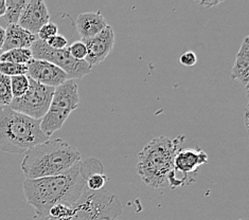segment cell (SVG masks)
Listing matches in <instances>:
<instances>
[{
  "mask_svg": "<svg viewBox=\"0 0 249 220\" xmlns=\"http://www.w3.org/2000/svg\"><path fill=\"white\" fill-rule=\"evenodd\" d=\"M198 3H199V5H201V7H205L207 9H209L211 7H214V5L218 4L219 1H199Z\"/></svg>",
  "mask_w": 249,
  "mask_h": 220,
  "instance_id": "25",
  "label": "cell"
},
{
  "mask_svg": "<svg viewBox=\"0 0 249 220\" xmlns=\"http://www.w3.org/2000/svg\"><path fill=\"white\" fill-rule=\"evenodd\" d=\"M26 3L27 0H5L7 10H5L3 17L9 25H17L18 23L19 17Z\"/></svg>",
  "mask_w": 249,
  "mask_h": 220,
  "instance_id": "17",
  "label": "cell"
},
{
  "mask_svg": "<svg viewBox=\"0 0 249 220\" xmlns=\"http://www.w3.org/2000/svg\"><path fill=\"white\" fill-rule=\"evenodd\" d=\"M47 140L49 136L41 132L40 120L0 106V151L23 153Z\"/></svg>",
  "mask_w": 249,
  "mask_h": 220,
  "instance_id": "4",
  "label": "cell"
},
{
  "mask_svg": "<svg viewBox=\"0 0 249 220\" xmlns=\"http://www.w3.org/2000/svg\"><path fill=\"white\" fill-rule=\"evenodd\" d=\"M29 89V77L27 75H18L11 77V90L13 99L22 97Z\"/></svg>",
  "mask_w": 249,
  "mask_h": 220,
  "instance_id": "18",
  "label": "cell"
},
{
  "mask_svg": "<svg viewBox=\"0 0 249 220\" xmlns=\"http://www.w3.org/2000/svg\"><path fill=\"white\" fill-rule=\"evenodd\" d=\"M208 162V154L199 147L180 148L174 159L173 170L169 176L168 184L172 188L185 186L192 181L190 175L195 174L200 165Z\"/></svg>",
  "mask_w": 249,
  "mask_h": 220,
  "instance_id": "9",
  "label": "cell"
},
{
  "mask_svg": "<svg viewBox=\"0 0 249 220\" xmlns=\"http://www.w3.org/2000/svg\"><path fill=\"white\" fill-rule=\"evenodd\" d=\"M36 35L27 31L18 25H8L5 29V38L2 47V51L12 49H30L35 40Z\"/></svg>",
  "mask_w": 249,
  "mask_h": 220,
  "instance_id": "14",
  "label": "cell"
},
{
  "mask_svg": "<svg viewBox=\"0 0 249 220\" xmlns=\"http://www.w3.org/2000/svg\"><path fill=\"white\" fill-rule=\"evenodd\" d=\"M34 59L47 61L62 69L69 80H80L91 72V66L85 61H76L70 55L68 47L62 50L51 49L45 41L38 38L30 48Z\"/></svg>",
  "mask_w": 249,
  "mask_h": 220,
  "instance_id": "7",
  "label": "cell"
},
{
  "mask_svg": "<svg viewBox=\"0 0 249 220\" xmlns=\"http://www.w3.org/2000/svg\"><path fill=\"white\" fill-rule=\"evenodd\" d=\"M239 220H242V219H239Z\"/></svg>",
  "mask_w": 249,
  "mask_h": 220,
  "instance_id": "28",
  "label": "cell"
},
{
  "mask_svg": "<svg viewBox=\"0 0 249 220\" xmlns=\"http://www.w3.org/2000/svg\"><path fill=\"white\" fill-rule=\"evenodd\" d=\"M75 26L81 40H86L102 32L108 25L102 13L97 11L80 14L76 18Z\"/></svg>",
  "mask_w": 249,
  "mask_h": 220,
  "instance_id": "13",
  "label": "cell"
},
{
  "mask_svg": "<svg viewBox=\"0 0 249 220\" xmlns=\"http://www.w3.org/2000/svg\"><path fill=\"white\" fill-rule=\"evenodd\" d=\"M0 73L9 77L27 75L28 66L27 65H19L13 63H0Z\"/></svg>",
  "mask_w": 249,
  "mask_h": 220,
  "instance_id": "20",
  "label": "cell"
},
{
  "mask_svg": "<svg viewBox=\"0 0 249 220\" xmlns=\"http://www.w3.org/2000/svg\"><path fill=\"white\" fill-rule=\"evenodd\" d=\"M87 48V56L85 62L90 66H96L107 57L115 45V33L110 26L106 27L102 32L96 36L83 40Z\"/></svg>",
  "mask_w": 249,
  "mask_h": 220,
  "instance_id": "11",
  "label": "cell"
},
{
  "mask_svg": "<svg viewBox=\"0 0 249 220\" xmlns=\"http://www.w3.org/2000/svg\"><path fill=\"white\" fill-rule=\"evenodd\" d=\"M54 89L29 79V89L22 97L13 99L10 108L34 120H41L49 109Z\"/></svg>",
  "mask_w": 249,
  "mask_h": 220,
  "instance_id": "8",
  "label": "cell"
},
{
  "mask_svg": "<svg viewBox=\"0 0 249 220\" xmlns=\"http://www.w3.org/2000/svg\"><path fill=\"white\" fill-rule=\"evenodd\" d=\"M22 186L27 202L34 207L37 218L46 216L55 204H74L87 189L81 162L60 175L26 179Z\"/></svg>",
  "mask_w": 249,
  "mask_h": 220,
  "instance_id": "1",
  "label": "cell"
},
{
  "mask_svg": "<svg viewBox=\"0 0 249 220\" xmlns=\"http://www.w3.org/2000/svg\"><path fill=\"white\" fill-rule=\"evenodd\" d=\"M49 21L50 15L46 3L41 0H29L22 10L17 25L37 36L40 28Z\"/></svg>",
  "mask_w": 249,
  "mask_h": 220,
  "instance_id": "12",
  "label": "cell"
},
{
  "mask_svg": "<svg viewBox=\"0 0 249 220\" xmlns=\"http://www.w3.org/2000/svg\"><path fill=\"white\" fill-rule=\"evenodd\" d=\"M58 34V28L57 25L54 22L49 21L48 23H46L45 26L40 28V30L37 33V38L39 40L47 41L49 38H51L54 35Z\"/></svg>",
  "mask_w": 249,
  "mask_h": 220,
  "instance_id": "22",
  "label": "cell"
},
{
  "mask_svg": "<svg viewBox=\"0 0 249 220\" xmlns=\"http://www.w3.org/2000/svg\"><path fill=\"white\" fill-rule=\"evenodd\" d=\"M33 59L30 49H12L0 54V63L28 65Z\"/></svg>",
  "mask_w": 249,
  "mask_h": 220,
  "instance_id": "16",
  "label": "cell"
},
{
  "mask_svg": "<svg viewBox=\"0 0 249 220\" xmlns=\"http://www.w3.org/2000/svg\"><path fill=\"white\" fill-rule=\"evenodd\" d=\"M81 162V153L62 139L47 140L26 152L20 169L27 179L63 174Z\"/></svg>",
  "mask_w": 249,
  "mask_h": 220,
  "instance_id": "2",
  "label": "cell"
},
{
  "mask_svg": "<svg viewBox=\"0 0 249 220\" xmlns=\"http://www.w3.org/2000/svg\"><path fill=\"white\" fill-rule=\"evenodd\" d=\"M45 43L48 45L51 49H54V50H62L68 47L67 38L61 34L54 35V36H52L51 38L45 41Z\"/></svg>",
  "mask_w": 249,
  "mask_h": 220,
  "instance_id": "23",
  "label": "cell"
},
{
  "mask_svg": "<svg viewBox=\"0 0 249 220\" xmlns=\"http://www.w3.org/2000/svg\"><path fill=\"white\" fill-rule=\"evenodd\" d=\"M123 207L118 196L107 189L92 192L86 189L82 197L72 204V213L64 220H117ZM38 220H52L39 217Z\"/></svg>",
  "mask_w": 249,
  "mask_h": 220,
  "instance_id": "5",
  "label": "cell"
},
{
  "mask_svg": "<svg viewBox=\"0 0 249 220\" xmlns=\"http://www.w3.org/2000/svg\"><path fill=\"white\" fill-rule=\"evenodd\" d=\"M179 63L185 67H192L197 63V56L193 51H186L180 55Z\"/></svg>",
  "mask_w": 249,
  "mask_h": 220,
  "instance_id": "24",
  "label": "cell"
},
{
  "mask_svg": "<svg viewBox=\"0 0 249 220\" xmlns=\"http://www.w3.org/2000/svg\"><path fill=\"white\" fill-rule=\"evenodd\" d=\"M70 55L76 61H85L87 56V48L83 40H76L68 46Z\"/></svg>",
  "mask_w": 249,
  "mask_h": 220,
  "instance_id": "21",
  "label": "cell"
},
{
  "mask_svg": "<svg viewBox=\"0 0 249 220\" xmlns=\"http://www.w3.org/2000/svg\"><path fill=\"white\" fill-rule=\"evenodd\" d=\"M5 10H7V4H5V0H0V17L4 16Z\"/></svg>",
  "mask_w": 249,
  "mask_h": 220,
  "instance_id": "27",
  "label": "cell"
},
{
  "mask_svg": "<svg viewBox=\"0 0 249 220\" xmlns=\"http://www.w3.org/2000/svg\"><path fill=\"white\" fill-rule=\"evenodd\" d=\"M13 100L11 90V77L0 73V106H9Z\"/></svg>",
  "mask_w": 249,
  "mask_h": 220,
  "instance_id": "19",
  "label": "cell"
},
{
  "mask_svg": "<svg viewBox=\"0 0 249 220\" xmlns=\"http://www.w3.org/2000/svg\"><path fill=\"white\" fill-rule=\"evenodd\" d=\"M4 38H5V29L0 27V50H2V47L4 44Z\"/></svg>",
  "mask_w": 249,
  "mask_h": 220,
  "instance_id": "26",
  "label": "cell"
},
{
  "mask_svg": "<svg viewBox=\"0 0 249 220\" xmlns=\"http://www.w3.org/2000/svg\"><path fill=\"white\" fill-rule=\"evenodd\" d=\"M230 79L240 82L244 85L245 90L248 93V80H249V38L245 36L236 54L235 62L231 71Z\"/></svg>",
  "mask_w": 249,
  "mask_h": 220,
  "instance_id": "15",
  "label": "cell"
},
{
  "mask_svg": "<svg viewBox=\"0 0 249 220\" xmlns=\"http://www.w3.org/2000/svg\"><path fill=\"white\" fill-rule=\"evenodd\" d=\"M80 105L79 89L72 80L65 82L54 89L49 109L40 120V129L47 136L61 129L68 117Z\"/></svg>",
  "mask_w": 249,
  "mask_h": 220,
  "instance_id": "6",
  "label": "cell"
},
{
  "mask_svg": "<svg viewBox=\"0 0 249 220\" xmlns=\"http://www.w3.org/2000/svg\"><path fill=\"white\" fill-rule=\"evenodd\" d=\"M185 141V135L175 139L160 135L154 138L138 153L137 174L146 186L153 188L165 187L173 170L174 159Z\"/></svg>",
  "mask_w": 249,
  "mask_h": 220,
  "instance_id": "3",
  "label": "cell"
},
{
  "mask_svg": "<svg viewBox=\"0 0 249 220\" xmlns=\"http://www.w3.org/2000/svg\"><path fill=\"white\" fill-rule=\"evenodd\" d=\"M27 66V76L41 85L56 88L69 81L68 75L62 69L47 61L33 58Z\"/></svg>",
  "mask_w": 249,
  "mask_h": 220,
  "instance_id": "10",
  "label": "cell"
}]
</instances>
